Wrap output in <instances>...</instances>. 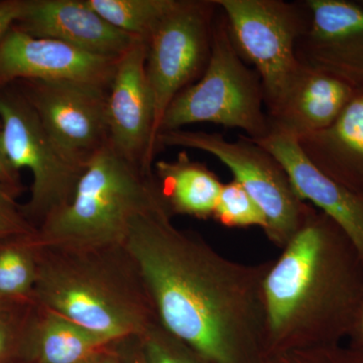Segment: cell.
Instances as JSON below:
<instances>
[{"label": "cell", "instance_id": "cell-1", "mask_svg": "<svg viewBox=\"0 0 363 363\" xmlns=\"http://www.w3.org/2000/svg\"><path fill=\"white\" fill-rule=\"evenodd\" d=\"M172 217L157 191L131 219L124 242L157 322L215 363H267L262 285L272 260L227 259Z\"/></svg>", "mask_w": 363, "mask_h": 363}, {"label": "cell", "instance_id": "cell-2", "mask_svg": "<svg viewBox=\"0 0 363 363\" xmlns=\"http://www.w3.org/2000/svg\"><path fill=\"white\" fill-rule=\"evenodd\" d=\"M267 357L341 344L363 305V259L342 228L313 208L272 260L262 285Z\"/></svg>", "mask_w": 363, "mask_h": 363}, {"label": "cell", "instance_id": "cell-3", "mask_svg": "<svg viewBox=\"0 0 363 363\" xmlns=\"http://www.w3.org/2000/svg\"><path fill=\"white\" fill-rule=\"evenodd\" d=\"M33 303L111 341L140 337L156 320L142 274L124 245H40Z\"/></svg>", "mask_w": 363, "mask_h": 363}, {"label": "cell", "instance_id": "cell-4", "mask_svg": "<svg viewBox=\"0 0 363 363\" xmlns=\"http://www.w3.org/2000/svg\"><path fill=\"white\" fill-rule=\"evenodd\" d=\"M157 192L154 175L107 143L88 162L69 204L38 227L35 240L70 247L124 245L131 219Z\"/></svg>", "mask_w": 363, "mask_h": 363}, {"label": "cell", "instance_id": "cell-5", "mask_svg": "<svg viewBox=\"0 0 363 363\" xmlns=\"http://www.w3.org/2000/svg\"><path fill=\"white\" fill-rule=\"evenodd\" d=\"M264 108L259 76L236 51L218 7L206 70L177 95L164 113L160 133L210 123L238 128L252 140H262L272 131Z\"/></svg>", "mask_w": 363, "mask_h": 363}, {"label": "cell", "instance_id": "cell-6", "mask_svg": "<svg viewBox=\"0 0 363 363\" xmlns=\"http://www.w3.org/2000/svg\"><path fill=\"white\" fill-rule=\"evenodd\" d=\"M157 145L202 150L225 164L233 180L262 209L267 240L281 250L300 230L314 208L301 199L278 160L247 135H238V140L230 142L220 133L182 128L160 133Z\"/></svg>", "mask_w": 363, "mask_h": 363}, {"label": "cell", "instance_id": "cell-7", "mask_svg": "<svg viewBox=\"0 0 363 363\" xmlns=\"http://www.w3.org/2000/svg\"><path fill=\"white\" fill-rule=\"evenodd\" d=\"M225 18L236 51L262 81L267 116L285 97L302 64L296 45L304 30L303 1L213 0Z\"/></svg>", "mask_w": 363, "mask_h": 363}, {"label": "cell", "instance_id": "cell-8", "mask_svg": "<svg viewBox=\"0 0 363 363\" xmlns=\"http://www.w3.org/2000/svg\"><path fill=\"white\" fill-rule=\"evenodd\" d=\"M217 13L213 0H177L147 40V75L154 104L156 150L167 109L206 70Z\"/></svg>", "mask_w": 363, "mask_h": 363}, {"label": "cell", "instance_id": "cell-9", "mask_svg": "<svg viewBox=\"0 0 363 363\" xmlns=\"http://www.w3.org/2000/svg\"><path fill=\"white\" fill-rule=\"evenodd\" d=\"M0 123L11 164L18 171L26 168L32 173L30 198L23 208L38 229L69 204L86 168L57 147L25 97L0 96Z\"/></svg>", "mask_w": 363, "mask_h": 363}, {"label": "cell", "instance_id": "cell-10", "mask_svg": "<svg viewBox=\"0 0 363 363\" xmlns=\"http://www.w3.org/2000/svg\"><path fill=\"white\" fill-rule=\"evenodd\" d=\"M26 99L57 147L86 168L108 142L106 88L68 81H28Z\"/></svg>", "mask_w": 363, "mask_h": 363}, {"label": "cell", "instance_id": "cell-11", "mask_svg": "<svg viewBox=\"0 0 363 363\" xmlns=\"http://www.w3.org/2000/svg\"><path fill=\"white\" fill-rule=\"evenodd\" d=\"M147 42L136 40L117 61L107 91L108 142L123 159L154 175V104L147 75Z\"/></svg>", "mask_w": 363, "mask_h": 363}, {"label": "cell", "instance_id": "cell-12", "mask_svg": "<svg viewBox=\"0 0 363 363\" xmlns=\"http://www.w3.org/2000/svg\"><path fill=\"white\" fill-rule=\"evenodd\" d=\"M304 30L296 45L302 65L363 87V2L305 0Z\"/></svg>", "mask_w": 363, "mask_h": 363}, {"label": "cell", "instance_id": "cell-13", "mask_svg": "<svg viewBox=\"0 0 363 363\" xmlns=\"http://www.w3.org/2000/svg\"><path fill=\"white\" fill-rule=\"evenodd\" d=\"M117 61L16 28L0 40V83L68 81L108 89Z\"/></svg>", "mask_w": 363, "mask_h": 363}, {"label": "cell", "instance_id": "cell-14", "mask_svg": "<svg viewBox=\"0 0 363 363\" xmlns=\"http://www.w3.org/2000/svg\"><path fill=\"white\" fill-rule=\"evenodd\" d=\"M255 142L278 160L303 201L343 229L363 259V193L350 190L320 172L305 156L295 136L272 130Z\"/></svg>", "mask_w": 363, "mask_h": 363}, {"label": "cell", "instance_id": "cell-15", "mask_svg": "<svg viewBox=\"0 0 363 363\" xmlns=\"http://www.w3.org/2000/svg\"><path fill=\"white\" fill-rule=\"evenodd\" d=\"M20 23V30L33 37L104 58L118 60L138 40L105 21L87 0H33Z\"/></svg>", "mask_w": 363, "mask_h": 363}, {"label": "cell", "instance_id": "cell-16", "mask_svg": "<svg viewBox=\"0 0 363 363\" xmlns=\"http://www.w3.org/2000/svg\"><path fill=\"white\" fill-rule=\"evenodd\" d=\"M357 89L332 74L302 65L281 104L269 116L272 130L298 138L324 130Z\"/></svg>", "mask_w": 363, "mask_h": 363}, {"label": "cell", "instance_id": "cell-17", "mask_svg": "<svg viewBox=\"0 0 363 363\" xmlns=\"http://www.w3.org/2000/svg\"><path fill=\"white\" fill-rule=\"evenodd\" d=\"M301 150L320 172L363 193V87L324 130L297 138Z\"/></svg>", "mask_w": 363, "mask_h": 363}, {"label": "cell", "instance_id": "cell-18", "mask_svg": "<svg viewBox=\"0 0 363 363\" xmlns=\"http://www.w3.org/2000/svg\"><path fill=\"white\" fill-rule=\"evenodd\" d=\"M116 341L39 305L26 325L23 363H90Z\"/></svg>", "mask_w": 363, "mask_h": 363}, {"label": "cell", "instance_id": "cell-19", "mask_svg": "<svg viewBox=\"0 0 363 363\" xmlns=\"http://www.w3.org/2000/svg\"><path fill=\"white\" fill-rule=\"evenodd\" d=\"M152 172L169 213L213 218L223 183L206 164L193 161L182 150L173 161L155 162Z\"/></svg>", "mask_w": 363, "mask_h": 363}, {"label": "cell", "instance_id": "cell-20", "mask_svg": "<svg viewBox=\"0 0 363 363\" xmlns=\"http://www.w3.org/2000/svg\"><path fill=\"white\" fill-rule=\"evenodd\" d=\"M35 233L0 240V297L33 303L40 250Z\"/></svg>", "mask_w": 363, "mask_h": 363}, {"label": "cell", "instance_id": "cell-21", "mask_svg": "<svg viewBox=\"0 0 363 363\" xmlns=\"http://www.w3.org/2000/svg\"><path fill=\"white\" fill-rule=\"evenodd\" d=\"M87 4L114 28L147 42L177 0H87Z\"/></svg>", "mask_w": 363, "mask_h": 363}, {"label": "cell", "instance_id": "cell-22", "mask_svg": "<svg viewBox=\"0 0 363 363\" xmlns=\"http://www.w3.org/2000/svg\"><path fill=\"white\" fill-rule=\"evenodd\" d=\"M138 339L147 363H215L169 333L157 319Z\"/></svg>", "mask_w": 363, "mask_h": 363}, {"label": "cell", "instance_id": "cell-23", "mask_svg": "<svg viewBox=\"0 0 363 363\" xmlns=\"http://www.w3.org/2000/svg\"><path fill=\"white\" fill-rule=\"evenodd\" d=\"M213 218L225 227L257 226L264 230L266 218L262 209L236 181L223 184Z\"/></svg>", "mask_w": 363, "mask_h": 363}, {"label": "cell", "instance_id": "cell-24", "mask_svg": "<svg viewBox=\"0 0 363 363\" xmlns=\"http://www.w3.org/2000/svg\"><path fill=\"white\" fill-rule=\"evenodd\" d=\"M33 306L0 297V363H23V338Z\"/></svg>", "mask_w": 363, "mask_h": 363}, {"label": "cell", "instance_id": "cell-25", "mask_svg": "<svg viewBox=\"0 0 363 363\" xmlns=\"http://www.w3.org/2000/svg\"><path fill=\"white\" fill-rule=\"evenodd\" d=\"M267 363H363L362 351L342 344L279 353Z\"/></svg>", "mask_w": 363, "mask_h": 363}, {"label": "cell", "instance_id": "cell-26", "mask_svg": "<svg viewBox=\"0 0 363 363\" xmlns=\"http://www.w3.org/2000/svg\"><path fill=\"white\" fill-rule=\"evenodd\" d=\"M18 195L0 183V240L38 231L37 227L26 217L23 206L16 201Z\"/></svg>", "mask_w": 363, "mask_h": 363}, {"label": "cell", "instance_id": "cell-27", "mask_svg": "<svg viewBox=\"0 0 363 363\" xmlns=\"http://www.w3.org/2000/svg\"><path fill=\"white\" fill-rule=\"evenodd\" d=\"M30 1L6 0L0 1V40L11 30L16 21H20L28 11Z\"/></svg>", "mask_w": 363, "mask_h": 363}, {"label": "cell", "instance_id": "cell-28", "mask_svg": "<svg viewBox=\"0 0 363 363\" xmlns=\"http://www.w3.org/2000/svg\"><path fill=\"white\" fill-rule=\"evenodd\" d=\"M0 183L11 188L16 194H20L21 191L23 190L20 174L7 157L4 140H2L1 130H0Z\"/></svg>", "mask_w": 363, "mask_h": 363}, {"label": "cell", "instance_id": "cell-29", "mask_svg": "<svg viewBox=\"0 0 363 363\" xmlns=\"http://www.w3.org/2000/svg\"><path fill=\"white\" fill-rule=\"evenodd\" d=\"M114 346L121 363H147L140 347V339L136 336L117 340Z\"/></svg>", "mask_w": 363, "mask_h": 363}, {"label": "cell", "instance_id": "cell-30", "mask_svg": "<svg viewBox=\"0 0 363 363\" xmlns=\"http://www.w3.org/2000/svg\"><path fill=\"white\" fill-rule=\"evenodd\" d=\"M350 346L363 352V305L360 308L350 335Z\"/></svg>", "mask_w": 363, "mask_h": 363}, {"label": "cell", "instance_id": "cell-31", "mask_svg": "<svg viewBox=\"0 0 363 363\" xmlns=\"http://www.w3.org/2000/svg\"><path fill=\"white\" fill-rule=\"evenodd\" d=\"M113 342L102 350L90 363H121Z\"/></svg>", "mask_w": 363, "mask_h": 363}, {"label": "cell", "instance_id": "cell-32", "mask_svg": "<svg viewBox=\"0 0 363 363\" xmlns=\"http://www.w3.org/2000/svg\"><path fill=\"white\" fill-rule=\"evenodd\" d=\"M0 130H1V123H0Z\"/></svg>", "mask_w": 363, "mask_h": 363}]
</instances>
